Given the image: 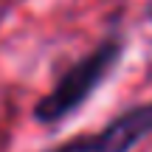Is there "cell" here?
Wrapping results in <instances>:
<instances>
[{
  "instance_id": "6da1fadb",
  "label": "cell",
  "mask_w": 152,
  "mask_h": 152,
  "mask_svg": "<svg viewBox=\"0 0 152 152\" xmlns=\"http://www.w3.org/2000/svg\"><path fill=\"white\" fill-rule=\"evenodd\" d=\"M121 51H124L121 37H107L87 56H82L79 62H73V65L59 76L54 90L45 99L37 102V107H34V121H39V124H56V121L73 115L76 110L96 93V87L107 79V73L113 71L115 62L121 59Z\"/></svg>"
},
{
  "instance_id": "7a4b0ae2",
  "label": "cell",
  "mask_w": 152,
  "mask_h": 152,
  "mask_svg": "<svg viewBox=\"0 0 152 152\" xmlns=\"http://www.w3.org/2000/svg\"><path fill=\"white\" fill-rule=\"evenodd\" d=\"M149 135H152V102H144L118 113L102 130L73 135L45 152H132Z\"/></svg>"
},
{
  "instance_id": "3957f363",
  "label": "cell",
  "mask_w": 152,
  "mask_h": 152,
  "mask_svg": "<svg viewBox=\"0 0 152 152\" xmlns=\"http://www.w3.org/2000/svg\"><path fill=\"white\" fill-rule=\"evenodd\" d=\"M149 17H152V9H149Z\"/></svg>"
}]
</instances>
